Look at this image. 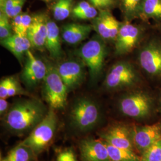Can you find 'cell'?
Wrapping results in <instances>:
<instances>
[{"label":"cell","instance_id":"6da1fadb","mask_svg":"<svg viewBox=\"0 0 161 161\" xmlns=\"http://www.w3.org/2000/svg\"><path fill=\"white\" fill-rule=\"evenodd\" d=\"M45 106L35 99L17 101L8 110L4 125L10 132L19 136L31 132L46 116Z\"/></svg>","mask_w":161,"mask_h":161},{"label":"cell","instance_id":"7a4b0ae2","mask_svg":"<svg viewBox=\"0 0 161 161\" xmlns=\"http://www.w3.org/2000/svg\"><path fill=\"white\" fill-rule=\"evenodd\" d=\"M118 108L122 115L141 121L150 118L159 107L155 96L140 86L123 94L118 100Z\"/></svg>","mask_w":161,"mask_h":161},{"label":"cell","instance_id":"3957f363","mask_svg":"<svg viewBox=\"0 0 161 161\" xmlns=\"http://www.w3.org/2000/svg\"><path fill=\"white\" fill-rule=\"evenodd\" d=\"M144 75L131 62L121 60L109 69L104 80V88L110 92L130 90L142 86Z\"/></svg>","mask_w":161,"mask_h":161},{"label":"cell","instance_id":"277c9868","mask_svg":"<svg viewBox=\"0 0 161 161\" xmlns=\"http://www.w3.org/2000/svg\"><path fill=\"white\" fill-rule=\"evenodd\" d=\"M137 65L143 75L161 80V36H147L137 49Z\"/></svg>","mask_w":161,"mask_h":161},{"label":"cell","instance_id":"5b68a950","mask_svg":"<svg viewBox=\"0 0 161 161\" xmlns=\"http://www.w3.org/2000/svg\"><path fill=\"white\" fill-rule=\"evenodd\" d=\"M150 24L123 21L114 42L115 54L121 57L137 50L147 36Z\"/></svg>","mask_w":161,"mask_h":161},{"label":"cell","instance_id":"8992f818","mask_svg":"<svg viewBox=\"0 0 161 161\" xmlns=\"http://www.w3.org/2000/svg\"><path fill=\"white\" fill-rule=\"evenodd\" d=\"M107 44L97 34L78 50V56L88 68L92 81L98 79L103 72L108 55Z\"/></svg>","mask_w":161,"mask_h":161},{"label":"cell","instance_id":"52a82bcc","mask_svg":"<svg viewBox=\"0 0 161 161\" xmlns=\"http://www.w3.org/2000/svg\"><path fill=\"white\" fill-rule=\"evenodd\" d=\"M58 128V117L50 108L45 118L21 143L29 147L35 156L38 155L51 144Z\"/></svg>","mask_w":161,"mask_h":161},{"label":"cell","instance_id":"ba28073f","mask_svg":"<svg viewBox=\"0 0 161 161\" xmlns=\"http://www.w3.org/2000/svg\"><path fill=\"white\" fill-rule=\"evenodd\" d=\"M101 119L97 104L91 98L77 99L72 107L70 119L72 125L80 131H88L96 127Z\"/></svg>","mask_w":161,"mask_h":161},{"label":"cell","instance_id":"9c48e42d","mask_svg":"<svg viewBox=\"0 0 161 161\" xmlns=\"http://www.w3.org/2000/svg\"><path fill=\"white\" fill-rule=\"evenodd\" d=\"M43 82V96L50 108L64 109L67 104L69 90L59 75L57 68L47 65V72Z\"/></svg>","mask_w":161,"mask_h":161},{"label":"cell","instance_id":"30bf717a","mask_svg":"<svg viewBox=\"0 0 161 161\" xmlns=\"http://www.w3.org/2000/svg\"><path fill=\"white\" fill-rule=\"evenodd\" d=\"M135 150L142 155L161 139V121L153 124L131 126Z\"/></svg>","mask_w":161,"mask_h":161},{"label":"cell","instance_id":"8fae6325","mask_svg":"<svg viewBox=\"0 0 161 161\" xmlns=\"http://www.w3.org/2000/svg\"><path fill=\"white\" fill-rule=\"evenodd\" d=\"M122 22L113 15L110 10H99L97 16L92 20V26L97 34L108 42L114 43Z\"/></svg>","mask_w":161,"mask_h":161},{"label":"cell","instance_id":"7c38bea8","mask_svg":"<svg viewBox=\"0 0 161 161\" xmlns=\"http://www.w3.org/2000/svg\"><path fill=\"white\" fill-rule=\"evenodd\" d=\"M47 72V65L36 58L29 50L26 54V60L21 74L25 85L29 89L38 86L44 81Z\"/></svg>","mask_w":161,"mask_h":161},{"label":"cell","instance_id":"4fadbf2b","mask_svg":"<svg viewBox=\"0 0 161 161\" xmlns=\"http://www.w3.org/2000/svg\"><path fill=\"white\" fill-rule=\"evenodd\" d=\"M100 136L104 142L115 147L136 151L132 143L131 126L116 124L103 131Z\"/></svg>","mask_w":161,"mask_h":161},{"label":"cell","instance_id":"5bb4252c","mask_svg":"<svg viewBox=\"0 0 161 161\" xmlns=\"http://www.w3.org/2000/svg\"><path fill=\"white\" fill-rule=\"evenodd\" d=\"M84 65L82 62L72 60L64 62L57 67L58 72L69 91L80 86L83 82L86 75Z\"/></svg>","mask_w":161,"mask_h":161},{"label":"cell","instance_id":"9a60e30c","mask_svg":"<svg viewBox=\"0 0 161 161\" xmlns=\"http://www.w3.org/2000/svg\"><path fill=\"white\" fill-rule=\"evenodd\" d=\"M80 157L83 161H111L106 146L102 140L86 138L80 144Z\"/></svg>","mask_w":161,"mask_h":161},{"label":"cell","instance_id":"2e32d148","mask_svg":"<svg viewBox=\"0 0 161 161\" xmlns=\"http://www.w3.org/2000/svg\"><path fill=\"white\" fill-rule=\"evenodd\" d=\"M47 19L46 15L40 14L33 16V20L27 32L32 47L42 50L46 48L47 34Z\"/></svg>","mask_w":161,"mask_h":161},{"label":"cell","instance_id":"e0dca14e","mask_svg":"<svg viewBox=\"0 0 161 161\" xmlns=\"http://www.w3.org/2000/svg\"><path fill=\"white\" fill-rule=\"evenodd\" d=\"M92 29V25L69 23L62 27L61 35L65 42L75 45L86 39Z\"/></svg>","mask_w":161,"mask_h":161},{"label":"cell","instance_id":"ac0fdd59","mask_svg":"<svg viewBox=\"0 0 161 161\" xmlns=\"http://www.w3.org/2000/svg\"><path fill=\"white\" fill-rule=\"evenodd\" d=\"M1 45L8 50L19 62L32 47L27 36L13 34L4 40H1Z\"/></svg>","mask_w":161,"mask_h":161},{"label":"cell","instance_id":"d6986e66","mask_svg":"<svg viewBox=\"0 0 161 161\" xmlns=\"http://www.w3.org/2000/svg\"><path fill=\"white\" fill-rule=\"evenodd\" d=\"M47 34L46 48L54 58L62 56V49L60 39V31L57 24L50 19H47Z\"/></svg>","mask_w":161,"mask_h":161},{"label":"cell","instance_id":"ffe728a7","mask_svg":"<svg viewBox=\"0 0 161 161\" xmlns=\"http://www.w3.org/2000/svg\"><path fill=\"white\" fill-rule=\"evenodd\" d=\"M139 19L148 24L153 21L155 26L161 24V0H144L140 9Z\"/></svg>","mask_w":161,"mask_h":161},{"label":"cell","instance_id":"44dd1931","mask_svg":"<svg viewBox=\"0 0 161 161\" xmlns=\"http://www.w3.org/2000/svg\"><path fill=\"white\" fill-rule=\"evenodd\" d=\"M144 0H118L124 20L132 22L139 19L140 9Z\"/></svg>","mask_w":161,"mask_h":161},{"label":"cell","instance_id":"7402d4cb","mask_svg":"<svg viewBox=\"0 0 161 161\" xmlns=\"http://www.w3.org/2000/svg\"><path fill=\"white\" fill-rule=\"evenodd\" d=\"M36 156L29 147L19 143L12 149L4 157H1L0 161H33Z\"/></svg>","mask_w":161,"mask_h":161},{"label":"cell","instance_id":"603a6c76","mask_svg":"<svg viewBox=\"0 0 161 161\" xmlns=\"http://www.w3.org/2000/svg\"><path fill=\"white\" fill-rule=\"evenodd\" d=\"M104 142L108 149L110 161H140V156H138L135 151L116 147Z\"/></svg>","mask_w":161,"mask_h":161},{"label":"cell","instance_id":"cb8c5ba5","mask_svg":"<svg viewBox=\"0 0 161 161\" xmlns=\"http://www.w3.org/2000/svg\"><path fill=\"white\" fill-rule=\"evenodd\" d=\"M33 16L26 13H21L12 19L13 31L14 34L26 36L29 27L32 22Z\"/></svg>","mask_w":161,"mask_h":161},{"label":"cell","instance_id":"d4e9b609","mask_svg":"<svg viewBox=\"0 0 161 161\" xmlns=\"http://www.w3.org/2000/svg\"><path fill=\"white\" fill-rule=\"evenodd\" d=\"M74 0H57L53 7L54 18L56 20H64L69 17L73 10Z\"/></svg>","mask_w":161,"mask_h":161},{"label":"cell","instance_id":"484cf974","mask_svg":"<svg viewBox=\"0 0 161 161\" xmlns=\"http://www.w3.org/2000/svg\"><path fill=\"white\" fill-rule=\"evenodd\" d=\"M26 0H0L1 12L10 19H13L22 13Z\"/></svg>","mask_w":161,"mask_h":161},{"label":"cell","instance_id":"4316f807","mask_svg":"<svg viewBox=\"0 0 161 161\" xmlns=\"http://www.w3.org/2000/svg\"><path fill=\"white\" fill-rule=\"evenodd\" d=\"M140 161H161V139L141 155Z\"/></svg>","mask_w":161,"mask_h":161},{"label":"cell","instance_id":"83f0119b","mask_svg":"<svg viewBox=\"0 0 161 161\" xmlns=\"http://www.w3.org/2000/svg\"><path fill=\"white\" fill-rule=\"evenodd\" d=\"M99 12L97 8L92 4H90L86 8L78 12H72V17L80 20H92L97 16Z\"/></svg>","mask_w":161,"mask_h":161},{"label":"cell","instance_id":"f1b7e54d","mask_svg":"<svg viewBox=\"0 0 161 161\" xmlns=\"http://www.w3.org/2000/svg\"><path fill=\"white\" fill-rule=\"evenodd\" d=\"M9 17L3 12L0 13V39L4 40L12 35V23Z\"/></svg>","mask_w":161,"mask_h":161},{"label":"cell","instance_id":"f546056e","mask_svg":"<svg viewBox=\"0 0 161 161\" xmlns=\"http://www.w3.org/2000/svg\"><path fill=\"white\" fill-rule=\"evenodd\" d=\"M92 6L99 10H110L114 8L118 3V0H90Z\"/></svg>","mask_w":161,"mask_h":161},{"label":"cell","instance_id":"4dcf8cb0","mask_svg":"<svg viewBox=\"0 0 161 161\" xmlns=\"http://www.w3.org/2000/svg\"><path fill=\"white\" fill-rule=\"evenodd\" d=\"M57 161H78L74 151L71 148H68L58 152Z\"/></svg>","mask_w":161,"mask_h":161},{"label":"cell","instance_id":"1f68e13d","mask_svg":"<svg viewBox=\"0 0 161 161\" xmlns=\"http://www.w3.org/2000/svg\"><path fill=\"white\" fill-rule=\"evenodd\" d=\"M26 94L19 82L14 77L12 78V84L8 92V98L17 95H22Z\"/></svg>","mask_w":161,"mask_h":161},{"label":"cell","instance_id":"d6a6232c","mask_svg":"<svg viewBox=\"0 0 161 161\" xmlns=\"http://www.w3.org/2000/svg\"><path fill=\"white\" fill-rule=\"evenodd\" d=\"M13 76L2 79L0 82V98H8V92L12 84Z\"/></svg>","mask_w":161,"mask_h":161},{"label":"cell","instance_id":"836d02e7","mask_svg":"<svg viewBox=\"0 0 161 161\" xmlns=\"http://www.w3.org/2000/svg\"><path fill=\"white\" fill-rule=\"evenodd\" d=\"M8 110V102L6 98H0V114L1 115L7 113Z\"/></svg>","mask_w":161,"mask_h":161},{"label":"cell","instance_id":"e575fe53","mask_svg":"<svg viewBox=\"0 0 161 161\" xmlns=\"http://www.w3.org/2000/svg\"><path fill=\"white\" fill-rule=\"evenodd\" d=\"M155 26L156 29H157L159 31V32L160 33V35H161V23L159 24V25H156Z\"/></svg>","mask_w":161,"mask_h":161},{"label":"cell","instance_id":"d590c367","mask_svg":"<svg viewBox=\"0 0 161 161\" xmlns=\"http://www.w3.org/2000/svg\"><path fill=\"white\" fill-rule=\"evenodd\" d=\"M158 107H159L158 109H159L160 112H161V92L160 98H159V100H158Z\"/></svg>","mask_w":161,"mask_h":161},{"label":"cell","instance_id":"8d00e7d4","mask_svg":"<svg viewBox=\"0 0 161 161\" xmlns=\"http://www.w3.org/2000/svg\"><path fill=\"white\" fill-rule=\"evenodd\" d=\"M41 1H44L45 2H49L50 0H41Z\"/></svg>","mask_w":161,"mask_h":161}]
</instances>
